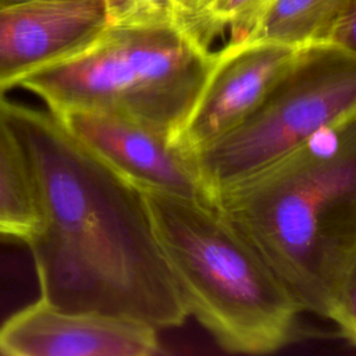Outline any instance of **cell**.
<instances>
[{
  "instance_id": "6da1fadb",
  "label": "cell",
  "mask_w": 356,
  "mask_h": 356,
  "mask_svg": "<svg viewBox=\"0 0 356 356\" xmlns=\"http://www.w3.org/2000/svg\"><path fill=\"white\" fill-rule=\"evenodd\" d=\"M24 147L39 224L25 241L40 299L70 312L127 317L163 330L188 309L157 241L145 196L50 111L4 100Z\"/></svg>"
},
{
  "instance_id": "7a4b0ae2",
  "label": "cell",
  "mask_w": 356,
  "mask_h": 356,
  "mask_svg": "<svg viewBox=\"0 0 356 356\" xmlns=\"http://www.w3.org/2000/svg\"><path fill=\"white\" fill-rule=\"evenodd\" d=\"M300 312L328 317L356 257V115L211 197Z\"/></svg>"
},
{
  "instance_id": "3957f363",
  "label": "cell",
  "mask_w": 356,
  "mask_h": 356,
  "mask_svg": "<svg viewBox=\"0 0 356 356\" xmlns=\"http://www.w3.org/2000/svg\"><path fill=\"white\" fill-rule=\"evenodd\" d=\"M142 193L188 313L229 352L259 355L282 348L300 310L213 202Z\"/></svg>"
},
{
  "instance_id": "277c9868",
  "label": "cell",
  "mask_w": 356,
  "mask_h": 356,
  "mask_svg": "<svg viewBox=\"0 0 356 356\" xmlns=\"http://www.w3.org/2000/svg\"><path fill=\"white\" fill-rule=\"evenodd\" d=\"M209 50L179 21L107 24L79 53L21 86L51 114H118L177 138L213 63Z\"/></svg>"
},
{
  "instance_id": "5b68a950",
  "label": "cell",
  "mask_w": 356,
  "mask_h": 356,
  "mask_svg": "<svg viewBox=\"0 0 356 356\" xmlns=\"http://www.w3.org/2000/svg\"><path fill=\"white\" fill-rule=\"evenodd\" d=\"M355 115L356 57L324 42L299 47L253 114L193 153L210 200Z\"/></svg>"
},
{
  "instance_id": "8992f818",
  "label": "cell",
  "mask_w": 356,
  "mask_h": 356,
  "mask_svg": "<svg viewBox=\"0 0 356 356\" xmlns=\"http://www.w3.org/2000/svg\"><path fill=\"white\" fill-rule=\"evenodd\" d=\"M56 117L83 146L140 191L211 202L193 153L175 138L111 113L70 111Z\"/></svg>"
},
{
  "instance_id": "52a82bcc",
  "label": "cell",
  "mask_w": 356,
  "mask_h": 356,
  "mask_svg": "<svg viewBox=\"0 0 356 356\" xmlns=\"http://www.w3.org/2000/svg\"><path fill=\"white\" fill-rule=\"evenodd\" d=\"M296 51V47L266 40L229 42L216 51L175 140L195 153L238 128L261 104Z\"/></svg>"
},
{
  "instance_id": "ba28073f",
  "label": "cell",
  "mask_w": 356,
  "mask_h": 356,
  "mask_svg": "<svg viewBox=\"0 0 356 356\" xmlns=\"http://www.w3.org/2000/svg\"><path fill=\"white\" fill-rule=\"evenodd\" d=\"M157 330L127 317L70 312L39 298L0 325L7 356H152L160 353Z\"/></svg>"
},
{
  "instance_id": "9c48e42d",
  "label": "cell",
  "mask_w": 356,
  "mask_h": 356,
  "mask_svg": "<svg viewBox=\"0 0 356 356\" xmlns=\"http://www.w3.org/2000/svg\"><path fill=\"white\" fill-rule=\"evenodd\" d=\"M106 25L103 0L0 6V93L79 53Z\"/></svg>"
},
{
  "instance_id": "30bf717a",
  "label": "cell",
  "mask_w": 356,
  "mask_h": 356,
  "mask_svg": "<svg viewBox=\"0 0 356 356\" xmlns=\"http://www.w3.org/2000/svg\"><path fill=\"white\" fill-rule=\"evenodd\" d=\"M4 100L0 93V236L25 242L38 228L39 210L28 160Z\"/></svg>"
},
{
  "instance_id": "8fae6325",
  "label": "cell",
  "mask_w": 356,
  "mask_h": 356,
  "mask_svg": "<svg viewBox=\"0 0 356 356\" xmlns=\"http://www.w3.org/2000/svg\"><path fill=\"white\" fill-rule=\"evenodd\" d=\"M343 0H267L242 40L291 47L324 42Z\"/></svg>"
},
{
  "instance_id": "7c38bea8",
  "label": "cell",
  "mask_w": 356,
  "mask_h": 356,
  "mask_svg": "<svg viewBox=\"0 0 356 356\" xmlns=\"http://www.w3.org/2000/svg\"><path fill=\"white\" fill-rule=\"evenodd\" d=\"M267 0H211L186 28L206 46L227 28L231 42L242 40Z\"/></svg>"
},
{
  "instance_id": "4fadbf2b",
  "label": "cell",
  "mask_w": 356,
  "mask_h": 356,
  "mask_svg": "<svg viewBox=\"0 0 356 356\" xmlns=\"http://www.w3.org/2000/svg\"><path fill=\"white\" fill-rule=\"evenodd\" d=\"M107 24L179 21L178 0H103Z\"/></svg>"
},
{
  "instance_id": "5bb4252c",
  "label": "cell",
  "mask_w": 356,
  "mask_h": 356,
  "mask_svg": "<svg viewBox=\"0 0 356 356\" xmlns=\"http://www.w3.org/2000/svg\"><path fill=\"white\" fill-rule=\"evenodd\" d=\"M341 332L356 343V257L342 274L332 298L328 317Z\"/></svg>"
},
{
  "instance_id": "9a60e30c",
  "label": "cell",
  "mask_w": 356,
  "mask_h": 356,
  "mask_svg": "<svg viewBox=\"0 0 356 356\" xmlns=\"http://www.w3.org/2000/svg\"><path fill=\"white\" fill-rule=\"evenodd\" d=\"M324 43H330L356 57V0H343Z\"/></svg>"
},
{
  "instance_id": "2e32d148",
  "label": "cell",
  "mask_w": 356,
  "mask_h": 356,
  "mask_svg": "<svg viewBox=\"0 0 356 356\" xmlns=\"http://www.w3.org/2000/svg\"><path fill=\"white\" fill-rule=\"evenodd\" d=\"M31 1H39V0H0V6H13V4H22V3H31Z\"/></svg>"
}]
</instances>
